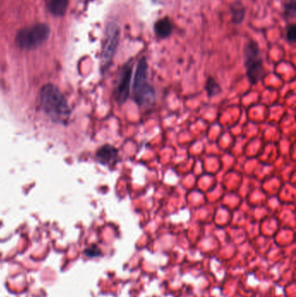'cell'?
<instances>
[{"instance_id":"cell-1","label":"cell","mask_w":296,"mask_h":297,"mask_svg":"<svg viewBox=\"0 0 296 297\" xmlns=\"http://www.w3.org/2000/svg\"><path fill=\"white\" fill-rule=\"evenodd\" d=\"M39 99L43 111L53 121L64 122L69 119L70 107L58 86L53 84L44 85L41 89Z\"/></svg>"},{"instance_id":"cell-2","label":"cell","mask_w":296,"mask_h":297,"mask_svg":"<svg viewBox=\"0 0 296 297\" xmlns=\"http://www.w3.org/2000/svg\"><path fill=\"white\" fill-rule=\"evenodd\" d=\"M132 92L134 101L139 107L145 108L154 105L156 91L148 83V63L144 57L137 64Z\"/></svg>"},{"instance_id":"cell-3","label":"cell","mask_w":296,"mask_h":297,"mask_svg":"<svg viewBox=\"0 0 296 297\" xmlns=\"http://www.w3.org/2000/svg\"><path fill=\"white\" fill-rule=\"evenodd\" d=\"M51 35V28L47 23H40L21 29L17 33L15 42L20 49L34 50L46 42Z\"/></svg>"},{"instance_id":"cell-4","label":"cell","mask_w":296,"mask_h":297,"mask_svg":"<svg viewBox=\"0 0 296 297\" xmlns=\"http://www.w3.org/2000/svg\"><path fill=\"white\" fill-rule=\"evenodd\" d=\"M244 64L248 79L252 85H256L262 79L263 63L256 41H249L244 47Z\"/></svg>"},{"instance_id":"cell-5","label":"cell","mask_w":296,"mask_h":297,"mask_svg":"<svg viewBox=\"0 0 296 297\" xmlns=\"http://www.w3.org/2000/svg\"><path fill=\"white\" fill-rule=\"evenodd\" d=\"M120 33L121 30L117 23L115 22L108 23L105 29V41L101 54L103 66H107L113 59L119 44Z\"/></svg>"},{"instance_id":"cell-6","label":"cell","mask_w":296,"mask_h":297,"mask_svg":"<svg viewBox=\"0 0 296 297\" xmlns=\"http://www.w3.org/2000/svg\"><path fill=\"white\" fill-rule=\"evenodd\" d=\"M132 70H133L132 63L128 62L120 71L119 77L114 90L115 100L120 105L125 104L130 96Z\"/></svg>"},{"instance_id":"cell-7","label":"cell","mask_w":296,"mask_h":297,"mask_svg":"<svg viewBox=\"0 0 296 297\" xmlns=\"http://www.w3.org/2000/svg\"><path fill=\"white\" fill-rule=\"evenodd\" d=\"M118 157V152L115 147L110 144H106L98 148L96 152V158L99 163L109 165L114 163Z\"/></svg>"},{"instance_id":"cell-8","label":"cell","mask_w":296,"mask_h":297,"mask_svg":"<svg viewBox=\"0 0 296 297\" xmlns=\"http://www.w3.org/2000/svg\"><path fill=\"white\" fill-rule=\"evenodd\" d=\"M155 33L160 38H166L170 36L173 31V24L168 18H161L155 23Z\"/></svg>"},{"instance_id":"cell-9","label":"cell","mask_w":296,"mask_h":297,"mask_svg":"<svg viewBox=\"0 0 296 297\" xmlns=\"http://www.w3.org/2000/svg\"><path fill=\"white\" fill-rule=\"evenodd\" d=\"M70 0H47L49 12L56 17H62L65 14Z\"/></svg>"},{"instance_id":"cell-10","label":"cell","mask_w":296,"mask_h":297,"mask_svg":"<svg viewBox=\"0 0 296 297\" xmlns=\"http://www.w3.org/2000/svg\"><path fill=\"white\" fill-rule=\"evenodd\" d=\"M232 20L235 23H240L243 20L245 9L240 1H236L230 7Z\"/></svg>"},{"instance_id":"cell-11","label":"cell","mask_w":296,"mask_h":297,"mask_svg":"<svg viewBox=\"0 0 296 297\" xmlns=\"http://www.w3.org/2000/svg\"><path fill=\"white\" fill-rule=\"evenodd\" d=\"M205 90L209 96H216L218 94L221 93V86L213 78H209L207 79Z\"/></svg>"},{"instance_id":"cell-12","label":"cell","mask_w":296,"mask_h":297,"mask_svg":"<svg viewBox=\"0 0 296 297\" xmlns=\"http://www.w3.org/2000/svg\"><path fill=\"white\" fill-rule=\"evenodd\" d=\"M287 40L293 43L296 38V28L294 24H290L287 27Z\"/></svg>"},{"instance_id":"cell-13","label":"cell","mask_w":296,"mask_h":297,"mask_svg":"<svg viewBox=\"0 0 296 297\" xmlns=\"http://www.w3.org/2000/svg\"><path fill=\"white\" fill-rule=\"evenodd\" d=\"M85 254L87 255L88 257H96V256H98L99 254H100V251H99L98 247L92 246V247H89V249L86 250Z\"/></svg>"}]
</instances>
